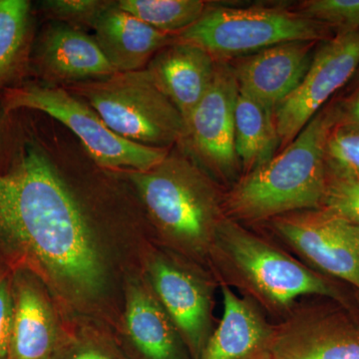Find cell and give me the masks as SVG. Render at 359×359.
Instances as JSON below:
<instances>
[{"label": "cell", "instance_id": "5b68a950", "mask_svg": "<svg viewBox=\"0 0 359 359\" xmlns=\"http://www.w3.org/2000/svg\"><path fill=\"white\" fill-rule=\"evenodd\" d=\"M65 88L86 101L112 131L126 140L161 149L184 140L186 126L181 113L146 69L115 72Z\"/></svg>", "mask_w": 359, "mask_h": 359}, {"label": "cell", "instance_id": "3957f363", "mask_svg": "<svg viewBox=\"0 0 359 359\" xmlns=\"http://www.w3.org/2000/svg\"><path fill=\"white\" fill-rule=\"evenodd\" d=\"M134 188L158 244L208 269L210 250L226 218L218 182L191 157L168 154L147 171H119Z\"/></svg>", "mask_w": 359, "mask_h": 359}, {"label": "cell", "instance_id": "4dcf8cb0", "mask_svg": "<svg viewBox=\"0 0 359 359\" xmlns=\"http://www.w3.org/2000/svg\"><path fill=\"white\" fill-rule=\"evenodd\" d=\"M356 299H358L359 304V292H356Z\"/></svg>", "mask_w": 359, "mask_h": 359}, {"label": "cell", "instance_id": "ac0fdd59", "mask_svg": "<svg viewBox=\"0 0 359 359\" xmlns=\"http://www.w3.org/2000/svg\"><path fill=\"white\" fill-rule=\"evenodd\" d=\"M216 65L204 49L177 39L158 51L145 69L181 113L186 126L212 83Z\"/></svg>", "mask_w": 359, "mask_h": 359}, {"label": "cell", "instance_id": "603a6c76", "mask_svg": "<svg viewBox=\"0 0 359 359\" xmlns=\"http://www.w3.org/2000/svg\"><path fill=\"white\" fill-rule=\"evenodd\" d=\"M52 359H130L115 335L94 327H66Z\"/></svg>", "mask_w": 359, "mask_h": 359}, {"label": "cell", "instance_id": "30bf717a", "mask_svg": "<svg viewBox=\"0 0 359 359\" xmlns=\"http://www.w3.org/2000/svg\"><path fill=\"white\" fill-rule=\"evenodd\" d=\"M238 94L233 67L217 62L212 83L187 121L182 141L191 158L215 181L233 185L241 170L235 138Z\"/></svg>", "mask_w": 359, "mask_h": 359}, {"label": "cell", "instance_id": "7402d4cb", "mask_svg": "<svg viewBox=\"0 0 359 359\" xmlns=\"http://www.w3.org/2000/svg\"><path fill=\"white\" fill-rule=\"evenodd\" d=\"M118 6L159 32L178 34L204 13L202 0H119Z\"/></svg>", "mask_w": 359, "mask_h": 359}, {"label": "cell", "instance_id": "5bb4252c", "mask_svg": "<svg viewBox=\"0 0 359 359\" xmlns=\"http://www.w3.org/2000/svg\"><path fill=\"white\" fill-rule=\"evenodd\" d=\"M13 323L9 359H52L65 337L57 304L26 269L11 271Z\"/></svg>", "mask_w": 359, "mask_h": 359}, {"label": "cell", "instance_id": "f1b7e54d", "mask_svg": "<svg viewBox=\"0 0 359 359\" xmlns=\"http://www.w3.org/2000/svg\"><path fill=\"white\" fill-rule=\"evenodd\" d=\"M337 125L359 131V91L342 107L337 108Z\"/></svg>", "mask_w": 359, "mask_h": 359}, {"label": "cell", "instance_id": "7c38bea8", "mask_svg": "<svg viewBox=\"0 0 359 359\" xmlns=\"http://www.w3.org/2000/svg\"><path fill=\"white\" fill-rule=\"evenodd\" d=\"M359 67V29L323 41L301 83L275 110L280 147L285 148Z\"/></svg>", "mask_w": 359, "mask_h": 359}, {"label": "cell", "instance_id": "4fadbf2b", "mask_svg": "<svg viewBox=\"0 0 359 359\" xmlns=\"http://www.w3.org/2000/svg\"><path fill=\"white\" fill-rule=\"evenodd\" d=\"M121 323L115 337L130 359H192L144 275L127 285Z\"/></svg>", "mask_w": 359, "mask_h": 359}, {"label": "cell", "instance_id": "d4e9b609", "mask_svg": "<svg viewBox=\"0 0 359 359\" xmlns=\"http://www.w3.org/2000/svg\"><path fill=\"white\" fill-rule=\"evenodd\" d=\"M301 13L340 32L359 29V0H308Z\"/></svg>", "mask_w": 359, "mask_h": 359}, {"label": "cell", "instance_id": "9a60e30c", "mask_svg": "<svg viewBox=\"0 0 359 359\" xmlns=\"http://www.w3.org/2000/svg\"><path fill=\"white\" fill-rule=\"evenodd\" d=\"M316 43L283 42L245 56L233 67L240 91L275 112L308 72Z\"/></svg>", "mask_w": 359, "mask_h": 359}, {"label": "cell", "instance_id": "6da1fadb", "mask_svg": "<svg viewBox=\"0 0 359 359\" xmlns=\"http://www.w3.org/2000/svg\"><path fill=\"white\" fill-rule=\"evenodd\" d=\"M62 161L32 142L0 173V255L36 276L61 311L88 316L109 301L112 275L95 211Z\"/></svg>", "mask_w": 359, "mask_h": 359}, {"label": "cell", "instance_id": "44dd1931", "mask_svg": "<svg viewBox=\"0 0 359 359\" xmlns=\"http://www.w3.org/2000/svg\"><path fill=\"white\" fill-rule=\"evenodd\" d=\"M32 4L0 0V87L25 69L32 44Z\"/></svg>", "mask_w": 359, "mask_h": 359}, {"label": "cell", "instance_id": "ba28073f", "mask_svg": "<svg viewBox=\"0 0 359 359\" xmlns=\"http://www.w3.org/2000/svg\"><path fill=\"white\" fill-rule=\"evenodd\" d=\"M143 275L173 320L191 358L198 359L214 332L216 278L209 269L159 244L148 248Z\"/></svg>", "mask_w": 359, "mask_h": 359}, {"label": "cell", "instance_id": "8fae6325", "mask_svg": "<svg viewBox=\"0 0 359 359\" xmlns=\"http://www.w3.org/2000/svg\"><path fill=\"white\" fill-rule=\"evenodd\" d=\"M339 302L299 301L273 323V359H359V323Z\"/></svg>", "mask_w": 359, "mask_h": 359}, {"label": "cell", "instance_id": "9c48e42d", "mask_svg": "<svg viewBox=\"0 0 359 359\" xmlns=\"http://www.w3.org/2000/svg\"><path fill=\"white\" fill-rule=\"evenodd\" d=\"M269 229L313 271L359 292V228L325 208L276 217Z\"/></svg>", "mask_w": 359, "mask_h": 359}, {"label": "cell", "instance_id": "7a4b0ae2", "mask_svg": "<svg viewBox=\"0 0 359 359\" xmlns=\"http://www.w3.org/2000/svg\"><path fill=\"white\" fill-rule=\"evenodd\" d=\"M208 269L219 287L238 290L278 320L306 297L332 299L351 309L346 297L327 276L226 217L212 243Z\"/></svg>", "mask_w": 359, "mask_h": 359}, {"label": "cell", "instance_id": "52a82bcc", "mask_svg": "<svg viewBox=\"0 0 359 359\" xmlns=\"http://www.w3.org/2000/svg\"><path fill=\"white\" fill-rule=\"evenodd\" d=\"M4 108L6 113L30 109L50 116L77 137L97 166L109 171H147L169 154L168 149L122 138L86 101L60 85L42 82L9 87L4 93Z\"/></svg>", "mask_w": 359, "mask_h": 359}, {"label": "cell", "instance_id": "277c9868", "mask_svg": "<svg viewBox=\"0 0 359 359\" xmlns=\"http://www.w3.org/2000/svg\"><path fill=\"white\" fill-rule=\"evenodd\" d=\"M337 118V107L320 110L280 154L240 177L224 194L226 218L248 226L321 208L327 178L325 148Z\"/></svg>", "mask_w": 359, "mask_h": 359}, {"label": "cell", "instance_id": "d6986e66", "mask_svg": "<svg viewBox=\"0 0 359 359\" xmlns=\"http://www.w3.org/2000/svg\"><path fill=\"white\" fill-rule=\"evenodd\" d=\"M93 29L94 39L116 72L145 69L158 51L177 40L176 35L159 32L122 11L118 1L101 14Z\"/></svg>", "mask_w": 359, "mask_h": 359}, {"label": "cell", "instance_id": "cb8c5ba5", "mask_svg": "<svg viewBox=\"0 0 359 359\" xmlns=\"http://www.w3.org/2000/svg\"><path fill=\"white\" fill-rule=\"evenodd\" d=\"M321 208L359 228V179L327 168V186Z\"/></svg>", "mask_w": 359, "mask_h": 359}, {"label": "cell", "instance_id": "8992f818", "mask_svg": "<svg viewBox=\"0 0 359 359\" xmlns=\"http://www.w3.org/2000/svg\"><path fill=\"white\" fill-rule=\"evenodd\" d=\"M330 30L301 13L278 7L207 6L199 20L176 37L204 49L217 62H224L283 42L325 41L332 39Z\"/></svg>", "mask_w": 359, "mask_h": 359}, {"label": "cell", "instance_id": "83f0119b", "mask_svg": "<svg viewBox=\"0 0 359 359\" xmlns=\"http://www.w3.org/2000/svg\"><path fill=\"white\" fill-rule=\"evenodd\" d=\"M13 308L11 273L0 271V359H9Z\"/></svg>", "mask_w": 359, "mask_h": 359}, {"label": "cell", "instance_id": "484cf974", "mask_svg": "<svg viewBox=\"0 0 359 359\" xmlns=\"http://www.w3.org/2000/svg\"><path fill=\"white\" fill-rule=\"evenodd\" d=\"M327 168L359 179V131L335 125L325 148Z\"/></svg>", "mask_w": 359, "mask_h": 359}, {"label": "cell", "instance_id": "f546056e", "mask_svg": "<svg viewBox=\"0 0 359 359\" xmlns=\"http://www.w3.org/2000/svg\"><path fill=\"white\" fill-rule=\"evenodd\" d=\"M353 79L354 84H359V67L358 69L356 70L355 74H354Z\"/></svg>", "mask_w": 359, "mask_h": 359}, {"label": "cell", "instance_id": "ffe728a7", "mask_svg": "<svg viewBox=\"0 0 359 359\" xmlns=\"http://www.w3.org/2000/svg\"><path fill=\"white\" fill-rule=\"evenodd\" d=\"M235 138L243 175L266 164L280 147L275 112L240 91L236 105Z\"/></svg>", "mask_w": 359, "mask_h": 359}, {"label": "cell", "instance_id": "4316f807", "mask_svg": "<svg viewBox=\"0 0 359 359\" xmlns=\"http://www.w3.org/2000/svg\"><path fill=\"white\" fill-rule=\"evenodd\" d=\"M110 0H46L42 2L45 13L58 22L83 30L93 28L101 14L112 6Z\"/></svg>", "mask_w": 359, "mask_h": 359}, {"label": "cell", "instance_id": "2e32d148", "mask_svg": "<svg viewBox=\"0 0 359 359\" xmlns=\"http://www.w3.org/2000/svg\"><path fill=\"white\" fill-rule=\"evenodd\" d=\"M34 65L45 83L63 87L102 79L116 72L93 36L61 22L42 32Z\"/></svg>", "mask_w": 359, "mask_h": 359}, {"label": "cell", "instance_id": "e0dca14e", "mask_svg": "<svg viewBox=\"0 0 359 359\" xmlns=\"http://www.w3.org/2000/svg\"><path fill=\"white\" fill-rule=\"evenodd\" d=\"M219 289L223 316L198 359H273V323L250 299Z\"/></svg>", "mask_w": 359, "mask_h": 359}]
</instances>
